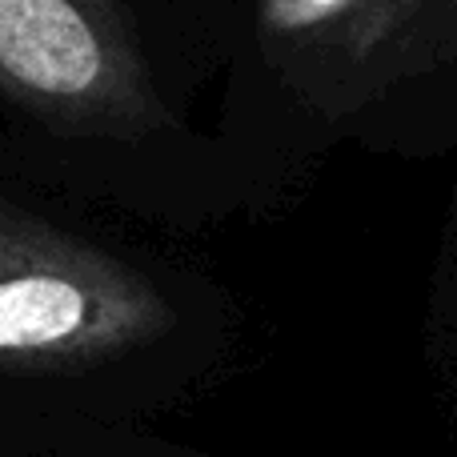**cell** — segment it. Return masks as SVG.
I'll use <instances>...</instances> for the list:
<instances>
[{
    "label": "cell",
    "mask_w": 457,
    "mask_h": 457,
    "mask_svg": "<svg viewBox=\"0 0 457 457\" xmlns=\"http://www.w3.org/2000/svg\"><path fill=\"white\" fill-rule=\"evenodd\" d=\"M429 0H261V24L281 40H337L353 56H370Z\"/></svg>",
    "instance_id": "3957f363"
},
{
    "label": "cell",
    "mask_w": 457,
    "mask_h": 457,
    "mask_svg": "<svg viewBox=\"0 0 457 457\" xmlns=\"http://www.w3.org/2000/svg\"><path fill=\"white\" fill-rule=\"evenodd\" d=\"M173 325V305L145 273L0 201V370H93Z\"/></svg>",
    "instance_id": "6da1fadb"
},
{
    "label": "cell",
    "mask_w": 457,
    "mask_h": 457,
    "mask_svg": "<svg viewBox=\"0 0 457 457\" xmlns=\"http://www.w3.org/2000/svg\"><path fill=\"white\" fill-rule=\"evenodd\" d=\"M0 96L80 137L165 120L117 0H0Z\"/></svg>",
    "instance_id": "7a4b0ae2"
}]
</instances>
